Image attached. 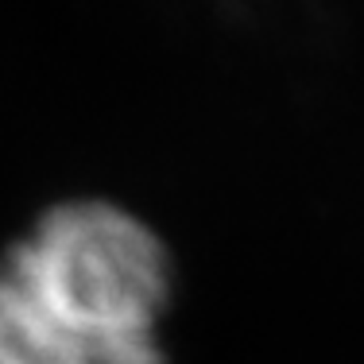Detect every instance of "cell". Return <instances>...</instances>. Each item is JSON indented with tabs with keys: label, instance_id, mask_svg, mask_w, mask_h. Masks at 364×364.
<instances>
[{
	"label": "cell",
	"instance_id": "cell-2",
	"mask_svg": "<svg viewBox=\"0 0 364 364\" xmlns=\"http://www.w3.org/2000/svg\"><path fill=\"white\" fill-rule=\"evenodd\" d=\"M0 364H93L12 259L0 264Z\"/></svg>",
	"mask_w": 364,
	"mask_h": 364
},
{
	"label": "cell",
	"instance_id": "cell-1",
	"mask_svg": "<svg viewBox=\"0 0 364 364\" xmlns=\"http://www.w3.org/2000/svg\"><path fill=\"white\" fill-rule=\"evenodd\" d=\"M8 259L93 364H163L155 333L171 299V259L132 213L105 202L58 205Z\"/></svg>",
	"mask_w": 364,
	"mask_h": 364
}]
</instances>
